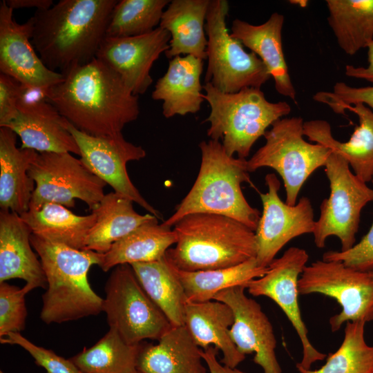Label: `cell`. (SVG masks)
Here are the masks:
<instances>
[{"label": "cell", "instance_id": "cell-32", "mask_svg": "<svg viewBox=\"0 0 373 373\" xmlns=\"http://www.w3.org/2000/svg\"><path fill=\"white\" fill-rule=\"evenodd\" d=\"M328 23L338 46L354 55L373 40V0H326Z\"/></svg>", "mask_w": 373, "mask_h": 373}, {"label": "cell", "instance_id": "cell-11", "mask_svg": "<svg viewBox=\"0 0 373 373\" xmlns=\"http://www.w3.org/2000/svg\"><path fill=\"white\" fill-rule=\"evenodd\" d=\"M28 174L35 184L29 210H38L47 203L73 208L79 199L92 211L105 195L106 183L70 153H38Z\"/></svg>", "mask_w": 373, "mask_h": 373}, {"label": "cell", "instance_id": "cell-48", "mask_svg": "<svg viewBox=\"0 0 373 373\" xmlns=\"http://www.w3.org/2000/svg\"><path fill=\"white\" fill-rule=\"evenodd\" d=\"M0 373H4L2 370L0 371Z\"/></svg>", "mask_w": 373, "mask_h": 373}, {"label": "cell", "instance_id": "cell-33", "mask_svg": "<svg viewBox=\"0 0 373 373\" xmlns=\"http://www.w3.org/2000/svg\"><path fill=\"white\" fill-rule=\"evenodd\" d=\"M171 265L184 287L187 302L191 303L211 300L224 289L245 286L262 276L268 267H260L256 258L236 266L204 271H183Z\"/></svg>", "mask_w": 373, "mask_h": 373}, {"label": "cell", "instance_id": "cell-39", "mask_svg": "<svg viewBox=\"0 0 373 373\" xmlns=\"http://www.w3.org/2000/svg\"><path fill=\"white\" fill-rule=\"evenodd\" d=\"M0 341L3 344L21 347L32 356L35 363L44 368L47 373H82L70 358H64L52 350L34 344L20 333H8L0 338Z\"/></svg>", "mask_w": 373, "mask_h": 373}, {"label": "cell", "instance_id": "cell-26", "mask_svg": "<svg viewBox=\"0 0 373 373\" xmlns=\"http://www.w3.org/2000/svg\"><path fill=\"white\" fill-rule=\"evenodd\" d=\"M17 134L0 127V207L19 215L29 210L35 184L28 170L38 152L17 146Z\"/></svg>", "mask_w": 373, "mask_h": 373}, {"label": "cell", "instance_id": "cell-22", "mask_svg": "<svg viewBox=\"0 0 373 373\" xmlns=\"http://www.w3.org/2000/svg\"><path fill=\"white\" fill-rule=\"evenodd\" d=\"M68 121L48 102L18 111L7 127L21 141L22 149L38 153L67 152L80 155L75 140L68 129Z\"/></svg>", "mask_w": 373, "mask_h": 373}, {"label": "cell", "instance_id": "cell-20", "mask_svg": "<svg viewBox=\"0 0 373 373\" xmlns=\"http://www.w3.org/2000/svg\"><path fill=\"white\" fill-rule=\"evenodd\" d=\"M31 234L20 215L1 209L0 283L20 278L32 289L47 286L41 261L32 249Z\"/></svg>", "mask_w": 373, "mask_h": 373}, {"label": "cell", "instance_id": "cell-49", "mask_svg": "<svg viewBox=\"0 0 373 373\" xmlns=\"http://www.w3.org/2000/svg\"><path fill=\"white\" fill-rule=\"evenodd\" d=\"M133 373H139V372H138L137 371H136V372H133Z\"/></svg>", "mask_w": 373, "mask_h": 373}, {"label": "cell", "instance_id": "cell-14", "mask_svg": "<svg viewBox=\"0 0 373 373\" xmlns=\"http://www.w3.org/2000/svg\"><path fill=\"white\" fill-rule=\"evenodd\" d=\"M68 129L75 140L84 164L115 192L136 202L158 219L162 213L151 206L131 182L126 170L130 161L143 159L146 153L141 146L126 140L122 133L96 137L83 133L69 122Z\"/></svg>", "mask_w": 373, "mask_h": 373}, {"label": "cell", "instance_id": "cell-16", "mask_svg": "<svg viewBox=\"0 0 373 373\" xmlns=\"http://www.w3.org/2000/svg\"><path fill=\"white\" fill-rule=\"evenodd\" d=\"M238 285L218 292L213 300L223 302L232 309L234 321L230 336L242 354H254V362L263 373H282L276 354V339L271 322L260 304Z\"/></svg>", "mask_w": 373, "mask_h": 373}, {"label": "cell", "instance_id": "cell-5", "mask_svg": "<svg viewBox=\"0 0 373 373\" xmlns=\"http://www.w3.org/2000/svg\"><path fill=\"white\" fill-rule=\"evenodd\" d=\"M173 229L177 242L165 257L180 270L227 268L256 256L255 231L227 216L192 213L179 220Z\"/></svg>", "mask_w": 373, "mask_h": 373}, {"label": "cell", "instance_id": "cell-21", "mask_svg": "<svg viewBox=\"0 0 373 373\" xmlns=\"http://www.w3.org/2000/svg\"><path fill=\"white\" fill-rule=\"evenodd\" d=\"M284 19V16L278 12L272 13L260 25L236 19L232 22L231 34L263 62L274 79L276 90L295 100L296 90L289 76L283 48Z\"/></svg>", "mask_w": 373, "mask_h": 373}, {"label": "cell", "instance_id": "cell-42", "mask_svg": "<svg viewBox=\"0 0 373 373\" xmlns=\"http://www.w3.org/2000/svg\"><path fill=\"white\" fill-rule=\"evenodd\" d=\"M50 86L20 84L17 99V110L27 109L48 102Z\"/></svg>", "mask_w": 373, "mask_h": 373}, {"label": "cell", "instance_id": "cell-23", "mask_svg": "<svg viewBox=\"0 0 373 373\" xmlns=\"http://www.w3.org/2000/svg\"><path fill=\"white\" fill-rule=\"evenodd\" d=\"M203 60L192 55L177 56L170 59L164 75L155 85L151 97L162 101V115L166 118L198 112L205 101L200 77Z\"/></svg>", "mask_w": 373, "mask_h": 373}, {"label": "cell", "instance_id": "cell-35", "mask_svg": "<svg viewBox=\"0 0 373 373\" xmlns=\"http://www.w3.org/2000/svg\"><path fill=\"white\" fill-rule=\"evenodd\" d=\"M168 0H120L115 4L106 36L135 37L149 33L160 23Z\"/></svg>", "mask_w": 373, "mask_h": 373}, {"label": "cell", "instance_id": "cell-43", "mask_svg": "<svg viewBox=\"0 0 373 373\" xmlns=\"http://www.w3.org/2000/svg\"><path fill=\"white\" fill-rule=\"evenodd\" d=\"M218 350L210 346L202 350V356L209 373H247L236 367H230L219 361L217 356Z\"/></svg>", "mask_w": 373, "mask_h": 373}, {"label": "cell", "instance_id": "cell-3", "mask_svg": "<svg viewBox=\"0 0 373 373\" xmlns=\"http://www.w3.org/2000/svg\"><path fill=\"white\" fill-rule=\"evenodd\" d=\"M47 281L42 296L41 320L46 324L76 321L103 312L104 298L88 280L90 268L100 265L103 254L77 249L30 236Z\"/></svg>", "mask_w": 373, "mask_h": 373}, {"label": "cell", "instance_id": "cell-12", "mask_svg": "<svg viewBox=\"0 0 373 373\" xmlns=\"http://www.w3.org/2000/svg\"><path fill=\"white\" fill-rule=\"evenodd\" d=\"M298 287L299 294H323L341 305V312L329 318L332 332L345 322L373 321V277L369 272L341 262L316 260L305 267Z\"/></svg>", "mask_w": 373, "mask_h": 373}, {"label": "cell", "instance_id": "cell-19", "mask_svg": "<svg viewBox=\"0 0 373 373\" xmlns=\"http://www.w3.org/2000/svg\"><path fill=\"white\" fill-rule=\"evenodd\" d=\"M348 110L357 115L358 125L347 142L336 140L330 124L323 119L305 122L304 135L341 156L354 173L367 183L373 179V111L363 104H356Z\"/></svg>", "mask_w": 373, "mask_h": 373}, {"label": "cell", "instance_id": "cell-28", "mask_svg": "<svg viewBox=\"0 0 373 373\" xmlns=\"http://www.w3.org/2000/svg\"><path fill=\"white\" fill-rule=\"evenodd\" d=\"M155 218L114 242L103 254L99 267L104 271L124 264L149 262L162 259L177 242L174 229L159 224Z\"/></svg>", "mask_w": 373, "mask_h": 373}, {"label": "cell", "instance_id": "cell-40", "mask_svg": "<svg viewBox=\"0 0 373 373\" xmlns=\"http://www.w3.org/2000/svg\"><path fill=\"white\" fill-rule=\"evenodd\" d=\"M373 182V179H372ZM325 261H338L354 269L369 272L373 269V223L368 232L346 251H328L323 255Z\"/></svg>", "mask_w": 373, "mask_h": 373}, {"label": "cell", "instance_id": "cell-4", "mask_svg": "<svg viewBox=\"0 0 373 373\" xmlns=\"http://www.w3.org/2000/svg\"><path fill=\"white\" fill-rule=\"evenodd\" d=\"M199 148L201 162L196 180L162 224L171 228L187 215L212 213L233 218L255 231L261 214L249 204L241 188L244 182L252 184L247 160L228 155L220 141H202Z\"/></svg>", "mask_w": 373, "mask_h": 373}, {"label": "cell", "instance_id": "cell-31", "mask_svg": "<svg viewBox=\"0 0 373 373\" xmlns=\"http://www.w3.org/2000/svg\"><path fill=\"white\" fill-rule=\"evenodd\" d=\"M131 265L145 292L171 326L184 325L186 297L180 279L165 256L159 260Z\"/></svg>", "mask_w": 373, "mask_h": 373}, {"label": "cell", "instance_id": "cell-44", "mask_svg": "<svg viewBox=\"0 0 373 373\" xmlns=\"http://www.w3.org/2000/svg\"><path fill=\"white\" fill-rule=\"evenodd\" d=\"M367 67L346 65L345 73L347 77L365 80L373 85V40L367 45Z\"/></svg>", "mask_w": 373, "mask_h": 373}, {"label": "cell", "instance_id": "cell-38", "mask_svg": "<svg viewBox=\"0 0 373 373\" xmlns=\"http://www.w3.org/2000/svg\"><path fill=\"white\" fill-rule=\"evenodd\" d=\"M313 99L327 104L336 114H344L356 104H363L373 111V85L352 87L344 82H337L332 91H319Z\"/></svg>", "mask_w": 373, "mask_h": 373}, {"label": "cell", "instance_id": "cell-13", "mask_svg": "<svg viewBox=\"0 0 373 373\" xmlns=\"http://www.w3.org/2000/svg\"><path fill=\"white\" fill-rule=\"evenodd\" d=\"M308 259L305 249L291 247L269 264L262 276L253 279L245 285L249 294L267 296L273 300L295 329L303 347L302 359L296 364L300 373L311 370L314 363L323 361L327 356L312 345L298 303L299 276Z\"/></svg>", "mask_w": 373, "mask_h": 373}, {"label": "cell", "instance_id": "cell-34", "mask_svg": "<svg viewBox=\"0 0 373 373\" xmlns=\"http://www.w3.org/2000/svg\"><path fill=\"white\" fill-rule=\"evenodd\" d=\"M141 343H126L113 329L70 359L82 373H133Z\"/></svg>", "mask_w": 373, "mask_h": 373}, {"label": "cell", "instance_id": "cell-37", "mask_svg": "<svg viewBox=\"0 0 373 373\" xmlns=\"http://www.w3.org/2000/svg\"><path fill=\"white\" fill-rule=\"evenodd\" d=\"M33 289L26 284L22 288L6 282L0 283V338L25 329L27 317L26 295Z\"/></svg>", "mask_w": 373, "mask_h": 373}, {"label": "cell", "instance_id": "cell-24", "mask_svg": "<svg viewBox=\"0 0 373 373\" xmlns=\"http://www.w3.org/2000/svg\"><path fill=\"white\" fill-rule=\"evenodd\" d=\"M157 344L142 343L139 373H207L201 349L186 326H171Z\"/></svg>", "mask_w": 373, "mask_h": 373}, {"label": "cell", "instance_id": "cell-27", "mask_svg": "<svg viewBox=\"0 0 373 373\" xmlns=\"http://www.w3.org/2000/svg\"><path fill=\"white\" fill-rule=\"evenodd\" d=\"M210 0H173L164 10L160 27L171 35L164 53L172 59L181 55L207 59L205 23Z\"/></svg>", "mask_w": 373, "mask_h": 373}, {"label": "cell", "instance_id": "cell-29", "mask_svg": "<svg viewBox=\"0 0 373 373\" xmlns=\"http://www.w3.org/2000/svg\"><path fill=\"white\" fill-rule=\"evenodd\" d=\"M133 203L131 199L115 191L105 194L92 210L96 221L86 237L84 249L104 254L114 242L156 218L151 213L139 214Z\"/></svg>", "mask_w": 373, "mask_h": 373}, {"label": "cell", "instance_id": "cell-17", "mask_svg": "<svg viewBox=\"0 0 373 373\" xmlns=\"http://www.w3.org/2000/svg\"><path fill=\"white\" fill-rule=\"evenodd\" d=\"M170 41V33L160 26L139 36H106L96 58L115 70L132 93L138 96L151 85V67L160 55L169 50Z\"/></svg>", "mask_w": 373, "mask_h": 373}, {"label": "cell", "instance_id": "cell-2", "mask_svg": "<svg viewBox=\"0 0 373 373\" xmlns=\"http://www.w3.org/2000/svg\"><path fill=\"white\" fill-rule=\"evenodd\" d=\"M117 0H60L28 20L44 65L63 73L96 57Z\"/></svg>", "mask_w": 373, "mask_h": 373}, {"label": "cell", "instance_id": "cell-45", "mask_svg": "<svg viewBox=\"0 0 373 373\" xmlns=\"http://www.w3.org/2000/svg\"><path fill=\"white\" fill-rule=\"evenodd\" d=\"M6 2L12 10L32 8L36 10H46L54 4L52 0H6Z\"/></svg>", "mask_w": 373, "mask_h": 373}, {"label": "cell", "instance_id": "cell-7", "mask_svg": "<svg viewBox=\"0 0 373 373\" xmlns=\"http://www.w3.org/2000/svg\"><path fill=\"white\" fill-rule=\"evenodd\" d=\"M304 122L300 117L278 119L265 132V144L247 160L249 172L269 167L280 175L285 189V202L291 206L297 203L305 181L325 166L332 153L323 145L305 140Z\"/></svg>", "mask_w": 373, "mask_h": 373}, {"label": "cell", "instance_id": "cell-10", "mask_svg": "<svg viewBox=\"0 0 373 373\" xmlns=\"http://www.w3.org/2000/svg\"><path fill=\"white\" fill-rule=\"evenodd\" d=\"M324 166L330 192L320 206L312 233L314 241L322 249L327 238L336 236L341 251H346L355 245L361 213L367 203L373 202V189L357 177L347 162L336 153H330Z\"/></svg>", "mask_w": 373, "mask_h": 373}, {"label": "cell", "instance_id": "cell-47", "mask_svg": "<svg viewBox=\"0 0 373 373\" xmlns=\"http://www.w3.org/2000/svg\"><path fill=\"white\" fill-rule=\"evenodd\" d=\"M369 273L371 274V276L373 277V269L370 271H369Z\"/></svg>", "mask_w": 373, "mask_h": 373}, {"label": "cell", "instance_id": "cell-6", "mask_svg": "<svg viewBox=\"0 0 373 373\" xmlns=\"http://www.w3.org/2000/svg\"><path fill=\"white\" fill-rule=\"evenodd\" d=\"M204 99L211 108L206 122L207 135L220 141L227 153L246 159L255 142L267 128L287 115L290 105L285 101H268L259 88H245L237 93H223L210 83L203 85Z\"/></svg>", "mask_w": 373, "mask_h": 373}, {"label": "cell", "instance_id": "cell-15", "mask_svg": "<svg viewBox=\"0 0 373 373\" xmlns=\"http://www.w3.org/2000/svg\"><path fill=\"white\" fill-rule=\"evenodd\" d=\"M268 191L260 193L262 204L257 228L256 259L262 267H267L279 251L291 240L312 233L315 222L310 200L302 197L294 206L284 202L278 195L280 182L274 173L265 176Z\"/></svg>", "mask_w": 373, "mask_h": 373}, {"label": "cell", "instance_id": "cell-36", "mask_svg": "<svg viewBox=\"0 0 373 373\" xmlns=\"http://www.w3.org/2000/svg\"><path fill=\"white\" fill-rule=\"evenodd\" d=\"M363 321L347 322L343 341L325 365L303 373H373V346L365 340Z\"/></svg>", "mask_w": 373, "mask_h": 373}, {"label": "cell", "instance_id": "cell-18", "mask_svg": "<svg viewBox=\"0 0 373 373\" xmlns=\"http://www.w3.org/2000/svg\"><path fill=\"white\" fill-rule=\"evenodd\" d=\"M6 0L0 2V71L21 84L50 86L64 77L48 69L31 42L29 20L18 23Z\"/></svg>", "mask_w": 373, "mask_h": 373}, {"label": "cell", "instance_id": "cell-30", "mask_svg": "<svg viewBox=\"0 0 373 373\" xmlns=\"http://www.w3.org/2000/svg\"><path fill=\"white\" fill-rule=\"evenodd\" d=\"M20 216L32 234L77 249H84L86 237L96 221L93 212L77 216L56 203L45 204L39 209L28 210Z\"/></svg>", "mask_w": 373, "mask_h": 373}, {"label": "cell", "instance_id": "cell-41", "mask_svg": "<svg viewBox=\"0 0 373 373\" xmlns=\"http://www.w3.org/2000/svg\"><path fill=\"white\" fill-rule=\"evenodd\" d=\"M20 82L0 74V127L6 126L17 115V99Z\"/></svg>", "mask_w": 373, "mask_h": 373}, {"label": "cell", "instance_id": "cell-25", "mask_svg": "<svg viewBox=\"0 0 373 373\" xmlns=\"http://www.w3.org/2000/svg\"><path fill=\"white\" fill-rule=\"evenodd\" d=\"M233 321L231 308L223 302L186 303L184 325L195 343L202 350L213 346L220 350V362L230 367H236L245 358L230 336Z\"/></svg>", "mask_w": 373, "mask_h": 373}, {"label": "cell", "instance_id": "cell-1", "mask_svg": "<svg viewBox=\"0 0 373 373\" xmlns=\"http://www.w3.org/2000/svg\"><path fill=\"white\" fill-rule=\"evenodd\" d=\"M61 74L63 79L50 88L48 102L79 131L111 136L138 117V96L99 59Z\"/></svg>", "mask_w": 373, "mask_h": 373}, {"label": "cell", "instance_id": "cell-9", "mask_svg": "<svg viewBox=\"0 0 373 373\" xmlns=\"http://www.w3.org/2000/svg\"><path fill=\"white\" fill-rule=\"evenodd\" d=\"M103 312L109 328L127 343L159 341L171 328L168 318L153 302L128 264L114 267L105 285Z\"/></svg>", "mask_w": 373, "mask_h": 373}, {"label": "cell", "instance_id": "cell-8", "mask_svg": "<svg viewBox=\"0 0 373 373\" xmlns=\"http://www.w3.org/2000/svg\"><path fill=\"white\" fill-rule=\"evenodd\" d=\"M229 10L226 0H210L206 17L208 65L204 84L233 93L248 88H260L271 77L265 65L254 52H247L226 26Z\"/></svg>", "mask_w": 373, "mask_h": 373}, {"label": "cell", "instance_id": "cell-46", "mask_svg": "<svg viewBox=\"0 0 373 373\" xmlns=\"http://www.w3.org/2000/svg\"><path fill=\"white\" fill-rule=\"evenodd\" d=\"M290 2L291 3L298 4L301 7H305L307 6L308 1H290Z\"/></svg>", "mask_w": 373, "mask_h": 373}]
</instances>
